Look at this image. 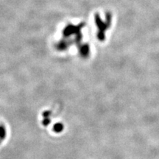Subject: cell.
I'll list each match as a JSON object with an SVG mask.
<instances>
[{
	"label": "cell",
	"mask_w": 159,
	"mask_h": 159,
	"mask_svg": "<svg viewBox=\"0 0 159 159\" xmlns=\"http://www.w3.org/2000/svg\"><path fill=\"white\" fill-rule=\"evenodd\" d=\"M6 136V131L5 129L3 127L0 126V141L2 140L3 139H5Z\"/></svg>",
	"instance_id": "cell-2"
},
{
	"label": "cell",
	"mask_w": 159,
	"mask_h": 159,
	"mask_svg": "<svg viewBox=\"0 0 159 159\" xmlns=\"http://www.w3.org/2000/svg\"><path fill=\"white\" fill-rule=\"evenodd\" d=\"M63 126L62 124H61V123H57V124L54 126V131L57 133L61 132V131L63 130Z\"/></svg>",
	"instance_id": "cell-1"
}]
</instances>
